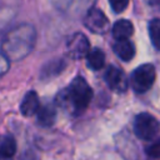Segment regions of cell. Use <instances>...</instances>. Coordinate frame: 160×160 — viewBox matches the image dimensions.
<instances>
[{
    "label": "cell",
    "mask_w": 160,
    "mask_h": 160,
    "mask_svg": "<svg viewBox=\"0 0 160 160\" xmlns=\"http://www.w3.org/2000/svg\"><path fill=\"white\" fill-rule=\"evenodd\" d=\"M149 36L155 49L160 50V19H152L149 22Z\"/></svg>",
    "instance_id": "obj_14"
},
{
    "label": "cell",
    "mask_w": 160,
    "mask_h": 160,
    "mask_svg": "<svg viewBox=\"0 0 160 160\" xmlns=\"http://www.w3.org/2000/svg\"><path fill=\"white\" fill-rule=\"evenodd\" d=\"M109 4L111 6L112 11L119 14V12H122L126 9V6L129 4V0H109Z\"/></svg>",
    "instance_id": "obj_15"
},
{
    "label": "cell",
    "mask_w": 160,
    "mask_h": 160,
    "mask_svg": "<svg viewBox=\"0 0 160 160\" xmlns=\"http://www.w3.org/2000/svg\"><path fill=\"white\" fill-rule=\"evenodd\" d=\"M146 152H148L149 156H151V158H154V159H160V138H159L156 141H154V142L148 148Z\"/></svg>",
    "instance_id": "obj_16"
},
{
    "label": "cell",
    "mask_w": 160,
    "mask_h": 160,
    "mask_svg": "<svg viewBox=\"0 0 160 160\" xmlns=\"http://www.w3.org/2000/svg\"><path fill=\"white\" fill-rule=\"evenodd\" d=\"M8 69H9V59L4 54H0V75L5 74Z\"/></svg>",
    "instance_id": "obj_17"
},
{
    "label": "cell",
    "mask_w": 160,
    "mask_h": 160,
    "mask_svg": "<svg viewBox=\"0 0 160 160\" xmlns=\"http://www.w3.org/2000/svg\"><path fill=\"white\" fill-rule=\"evenodd\" d=\"M38 122L41 126H51L56 119V109L52 104H45L38 110Z\"/></svg>",
    "instance_id": "obj_11"
},
{
    "label": "cell",
    "mask_w": 160,
    "mask_h": 160,
    "mask_svg": "<svg viewBox=\"0 0 160 160\" xmlns=\"http://www.w3.org/2000/svg\"><path fill=\"white\" fill-rule=\"evenodd\" d=\"M114 52L122 60V61H130L135 55V48L132 42L128 39L125 40H116L114 44Z\"/></svg>",
    "instance_id": "obj_10"
},
{
    "label": "cell",
    "mask_w": 160,
    "mask_h": 160,
    "mask_svg": "<svg viewBox=\"0 0 160 160\" xmlns=\"http://www.w3.org/2000/svg\"><path fill=\"white\" fill-rule=\"evenodd\" d=\"M92 99V90L82 76H76L71 80L66 89H62L58 96L56 102L60 108L71 111L74 115L81 114Z\"/></svg>",
    "instance_id": "obj_2"
},
{
    "label": "cell",
    "mask_w": 160,
    "mask_h": 160,
    "mask_svg": "<svg viewBox=\"0 0 160 160\" xmlns=\"http://www.w3.org/2000/svg\"><path fill=\"white\" fill-rule=\"evenodd\" d=\"M66 51L72 59H82L90 51V42L84 34H72L66 41Z\"/></svg>",
    "instance_id": "obj_5"
},
{
    "label": "cell",
    "mask_w": 160,
    "mask_h": 160,
    "mask_svg": "<svg viewBox=\"0 0 160 160\" xmlns=\"http://www.w3.org/2000/svg\"><path fill=\"white\" fill-rule=\"evenodd\" d=\"M40 108V102H39V96L34 90H30L25 94L21 105H20V111L24 116H31L35 112H38Z\"/></svg>",
    "instance_id": "obj_8"
},
{
    "label": "cell",
    "mask_w": 160,
    "mask_h": 160,
    "mask_svg": "<svg viewBox=\"0 0 160 160\" xmlns=\"http://www.w3.org/2000/svg\"><path fill=\"white\" fill-rule=\"evenodd\" d=\"M88 65L94 70H100L105 65V54L100 49H92L86 55Z\"/></svg>",
    "instance_id": "obj_13"
},
{
    "label": "cell",
    "mask_w": 160,
    "mask_h": 160,
    "mask_svg": "<svg viewBox=\"0 0 160 160\" xmlns=\"http://www.w3.org/2000/svg\"><path fill=\"white\" fill-rule=\"evenodd\" d=\"M134 32V26L131 21L126 19H120L112 25V36L115 40L129 39Z\"/></svg>",
    "instance_id": "obj_9"
},
{
    "label": "cell",
    "mask_w": 160,
    "mask_h": 160,
    "mask_svg": "<svg viewBox=\"0 0 160 160\" xmlns=\"http://www.w3.org/2000/svg\"><path fill=\"white\" fill-rule=\"evenodd\" d=\"M156 71L154 65L151 64H142L136 68L131 74V86L135 92L142 94L151 89L155 82Z\"/></svg>",
    "instance_id": "obj_3"
},
{
    "label": "cell",
    "mask_w": 160,
    "mask_h": 160,
    "mask_svg": "<svg viewBox=\"0 0 160 160\" xmlns=\"http://www.w3.org/2000/svg\"><path fill=\"white\" fill-rule=\"evenodd\" d=\"M149 2L155 8H160V0H149Z\"/></svg>",
    "instance_id": "obj_18"
},
{
    "label": "cell",
    "mask_w": 160,
    "mask_h": 160,
    "mask_svg": "<svg viewBox=\"0 0 160 160\" xmlns=\"http://www.w3.org/2000/svg\"><path fill=\"white\" fill-rule=\"evenodd\" d=\"M160 130V124L156 118L148 112H140L134 120L135 135L141 140H152Z\"/></svg>",
    "instance_id": "obj_4"
},
{
    "label": "cell",
    "mask_w": 160,
    "mask_h": 160,
    "mask_svg": "<svg viewBox=\"0 0 160 160\" xmlns=\"http://www.w3.org/2000/svg\"><path fill=\"white\" fill-rule=\"evenodd\" d=\"M105 80L109 88L115 92H124L128 89V79L120 68L110 65L105 71Z\"/></svg>",
    "instance_id": "obj_7"
},
{
    "label": "cell",
    "mask_w": 160,
    "mask_h": 160,
    "mask_svg": "<svg viewBox=\"0 0 160 160\" xmlns=\"http://www.w3.org/2000/svg\"><path fill=\"white\" fill-rule=\"evenodd\" d=\"M16 151V142L11 135H5L0 139V156L9 159L12 158Z\"/></svg>",
    "instance_id": "obj_12"
},
{
    "label": "cell",
    "mask_w": 160,
    "mask_h": 160,
    "mask_svg": "<svg viewBox=\"0 0 160 160\" xmlns=\"http://www.w3.org/2000/svg\"><path fill=\"white\" fill-rule=\"evenodd\" d=\"M84 24L91 32L95 34H105L109 30V25H110L104 12L96 8L88 10L84 18Z\"/></svg>",
    "instance_id": "obj_6"
},
{
    "label": "cell",
    "mask_w": 160,
    "mask_h": 160,
    "mask_svg": "<svg viewBox=\"0 0 160 160\" xmlns=\"http://www.w3.org/2000/svg\"><path fill=\"white\" fill-rule=\"evenodd\" d=\"M35 45V29L29 24H21L11 29L2 39L1 50L9 60L24 59Z\"/></svg>",
    "instance_id": "obj_1"
}]
</instances>
